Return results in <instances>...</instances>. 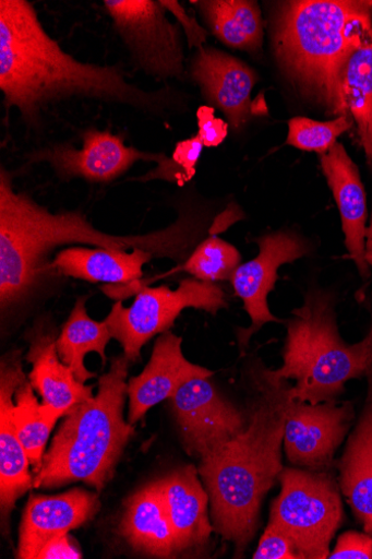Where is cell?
I'll use <instances>...</instances> for the list:
<instances>
[{
	"label": "cell",
	"instance_id": "obj_1",
	"mask_svg": "<svg viewBox=\"0 0 372 559\" xmlns=\"http://www.w3.org/2000/svg\"><path fill=\"white\" fill-rule=\"evenodd\" d=\"M0 91L7 110L15 108L34 129L49 106L74 97L159 117L169 107L170 93L141 88L120 66L84 63L67 53L27 0L0 2Z\"/></svg>",
	"mask_w": 372,
	"mask_h": 559
},
{
	"label": "cell",
	"instance_id": "obj_2",
	"mask_svg": "<svg viewBox=\"0 0 372 559\" xmlns=\"http://www.w3.org/2000/svg\"><path fill=\"white\" fill-rule=\"evenodd\" d=\"M211 233L206 218L183 210L165 229L144 235L116 236L99 231L79 211L50 213L24 192H16L13 178L0 171V307L9 311L43 287L52 250L65 245H93L104 249H142L154 259L187 261Z\"/></svg>",
	"mask_w": 372,
	"mask_h": 559
},
{
	"label": "cell",
	"instance_id": "obj_3",
	"mask_svg": "<svg viewBox=\"0 0 372 559\" xmlns=\"http://www.w3.org/2000/svg\"><path fill=\"white\" fill-rule=\"evenodd\" d=\"M247 426L236 438L201 459L199 475L208 493L215 530L241 557L257 527L262 500L279 479L290 382L255 362Z\"/></svg>",
	"mask_w": 372,
	"mask_h": 559
},
{
	"label": "cell",
	"instance_id": "obj_4",
	"mask_svg": "<svg viewBox=\"0 0 372 559\" xmlns=\"http://www.w3.org/2000/svg\"><path fill=\"white\" fill-rule=\"evenodd\" d=\"M277 61L292 84L328 115H347L343 78L372 35V0H292L272 23Z\"/></svg>",
	"mask_w": 372,
	"mask_h": 559
},
{
	"label": "cell",
	"instance_id": "obj_5",
	"mask_svg": "<svg viewBox=\"0 0 372 559\" xmlns=\"http://www.w3.org/2000/svg\"><path fill=\"white\" fill-rule=\"evenodd\" d=\"M130 361H111V369L98 380V391L67 414L41 469L35 488H56L83 481L100 491L112 479L116 466L134 427L124 420Z\"/></svg>",
	"mask_w": 372,
	"mask_h": 559
},
{
	"label": "cell",
	"instance_id": "obj_6",
	"mask_svg": "<svg viewBox=\"0 0 372 559\" xmlns=\"http://www.w3.org/2000/svg\"><path fill=\"white\" fill-rule=\"evenodd\" d=\"M336 299L322 288L309 289L302 307L287 324L284 366L272 370L277 380L295 381L290 395L299 402H335L347 382L364 377L370 337L347 344L339 333Z\"/></svg>",
	"mask_w": 372,
	"mask_h": 559
},
{
	"label": "cell",
	"instance_id": "obj_7",
	"mask_svg": "<svg viewBox=\"0 0 372 559\" xmlns=\"http://www.w3.org/2000/svg\"><path fill=\"white\" fill-rule=\"evenodd\" d=\"M279 480L269 524L291 539L301 559H327L345 520L340 486L328 472L293 468H284Z\"/></svg>",
	"mask_w": 372,
	"mask_h": 559
},
{
	"label": "cell",
	"instance_id": "obj_8",
	"mask_svg": "<svg viewBox=\"0 0 372 559\" xmlns=\"http://www.w3.org/2000/svg\"><path fill=\"white\" fill-rule=\"evenodd\" d=\"M227 307L226 294L218 285L188 278L176 290L167 286L139 290L130 308L119 300L104 322L112 338L122 345L124 357L136 362L142 347L153 336L168 332L183 310L196 309L217 316Z\"/></svg>",
	"mask_w": 372,
	"mask_h": 559
},
{
	"label": "cell",
	"instance_id": "obj_9",
	"mask_svg": "<svg viewBox=\"0 0 372 559\" xmlns=\"http://www.w3.org/2000/svg\"><path fill=\"white\" fill-rule=\"evenodd\" d=\"M103 4L135 67L156 81L183 76L180 25L168 19L161 0H105Z\"/></svg>",
	"mask_w": 372,
	"mask_h": 559
},
{
	"label": "cell",
	"instance_id": "obj_10",
	"mask_svg": "<svg viewBox=\"0 0 372 559\" xmlns=\"http://www.w3.org/2000/svg\"><path fill=\"white\" fill-rule=\"evenodd\" d=\"M82 146L70 143L51 144L31 152L27 165L46 163L63 180L81 178L108 183L125 174L136 162L166 160L165 155L149 154L127 145L124 139L110 130L87 129L81 133Z\"/></svg>",
	"mask_w": 372,
	"mask_h": 559
},
{
	"label": "cell",
	"instance_id": "obj_11",
	"mask_svg": "<svg viewBox=\"0 0 372 559\" xmlns=\"http://www.w3.org/2000/svg\"><path fill=\"white\" fill-rule=\"evenodd\" d=\"M353 418L350 402L341 405L336 401L310 404L291 397L284 439L289 462L307 471L327 472Z\"/></svg>",
	"mask_w": 372,
	"mask_h": 559
},
{
	"label": "cell",
	"instance_id": "obj_12",
	"mask_svg": "<svg viewBox=\"0 0 372 559\" xmlns=\"http://www.w3.org/2000/svg\"><path fill=\"white\" fill-rule=\"evenodd\" d=\"M254 241L259 246L257 257L241 264L230 280L251 319V326L238 332L241 347H245L263 325L283 322L271 312L268 296L275 289L279 269L309 255L310 252L309 243L290 231L263 235Z\"/></svg>",
	"mask_w": 372,
	"mask_h": 559
},
{
	"label": "cell",
	"instance_id": "obj_13",
	"mask_svg": "<svg viewBox=\"0 0 372 559\" xmlns=\"http://www.w3.org/2000/svg\"><path fill=\"white\" fill-rule=\"evenodd\" d=\"M185 450L203 455L240 435L247 418L208 379L185 382L170 399Z\"/></svg>",
	"mask_w": 372,
	"mask_h": 559
},
{
	"label": "cell",
	"instance_id": "obj_14",
	"mask_svg": "<svg viewBox=\"0 0 372 559\" xmlns=\"http://www.w3.org/2000/svg\"><path fill=\"white\" fill-rule=\"evenodd\" d=\"M190 75L208 104L224 112L233 131H240L250 119L257 73L224 50L203 46L191 62Z\"/></svg>",
	"mask_w": 372,
	"mask_h": 559
},
{
	"label": "cell",
	"instance_id": "obj_15",
	"mask_svg": "<svg viewBox=\"0 0 372 559\" xmlns=\"http://www.w3.org/2000/svg\"><path fill=\"white\" fill-rule=\"evenodd\" d=\"M0 369V508L5 523L16 501L34 486V480L28 472L31 463L14 419V396L26 378L21 352L7 354Z\"/></svg>",
	"mask_w": 372,
	"mask_h": 559
},
{
	"label": "cell",
	"instance_id": "obj_16",
	"mask_svg": "<svg viewBox=\"0 0 372 559\" xmlns=\"http://www.w3.org/2000/svg\"><path fill=\"white\" fill-rule=\"evenodd\" d=\"M211 377L214 372L185 359L182 337L170 331L163 333L143 372L128 382L129 424L134 426L154 405L171 399L185 382Z\"/></svg>",
	"mask_w": 372,
	"mask_h": 559
},
{
	"label": "cell",
	"instance_id": "obj_17",
	"mask_svg": "<svg viewBox=\"0 0 372 559\" xmlns=\"http://www.w3.org/2000/svg\"><path fill=\"white\" fill-rule=\"evenodd\" d=\"M98 510V496L79 488L59 496H32L23 515L17 558H38L50 539L83 526Z\"/></svg>",
	"mask_w": 372,
	"mask_h": 559
},
{
	"label": "cell",
	"instance_id": "obj_18",
	"mask_svg": "<svg viewBox=\"0 0 372 559\" xmlns=\"http://www.w3.org/2000/svg\"><path fill=\"white\" fill-rule=\"evenodd\" d=\"M321 164L340 212L348 255L360 276L367 280L370 276L364 258L368 212L359 169L339 142L321 156Z\"/></svg>",
	"mask_w": 372,
	"mask_h": 559
},
{
	"label": "cell",
	"instance_id": "obj_19",
	"mask_svg": "<svg viewBox=\"0 0 372 559\" xmlns=\"http://www.w3.org/2000/svg\"><path fill=\"white\" fill-rule=\"evenodd\" d=\"M195 467L173 471L156 483L176 533L180 554L203 546L214 527L207 518L208 493L204 490Z\"/></svg>",
	"mask_w": 372,
	"mask_h": 559
},
{
	"label": "cell",
	"instance_id": "obj_20",
	"mask_svg": "<svg viewBox=\"0 0 372 559\" xmlns=\"http://www.w3.org/2000/svg\"><path fill=\"white\" fill-rule=\"evenodd\" d=\"M153 259V253L142 249L128 252L70 247L58 252L50 269L61 276L128 288L139 282L143 266Z\"/></svg>",
	"mask_w": 372,
	"mask_h": 559
},
{
	"label": "cell",
	"instance_id": "obj_21",
	"mask_svg": "<svg viewBox=\"0 0 372 559\" xmlns=\"http://www.w3.org/2000/svg\"><path fill=\"white\" fill-rule=\"evenodd\" d=\"M55 334L35 332L26 360L33 366L29 373L32 386L39 393L43 404L64 417L76 404L93 397V388L80 382L74 371L60 358Z\"/></svg>",
	"mask_w": 372,
	"mask_h": 559
},
{
	"label": "cell",
	"instance_id": "obj_22",
	"mask_svg": "<svg viewBox=\"0 0 372 559\" xmlns=\"http://www.w3.org/2000/svg\"><path fill=\"white\" fill-rule=\"evenodd\" d=\"M120 531L132 548L143 555L173 558L180 554L176 533L156 483L129 499Z\"/></svg>",
	"mask_w": 372,
	"mask_h": 559
},
{
	"label": "cell",
	"instance_id": "obj_23",
	"mask_svg": "<svg viewBox=\"0 0 372 559\" xmlns=\"http://www.w3.org/2000/svg\"><path fill=\"white\" fill-rule=\"evenodd\" d=\"M339 486L365 533L372 535V400L365 401L339 463Z\"/></svg>",
	"mask_w": 372,
	"mask_h": 559
},
{
	"label": "cell",
	"instance_id": "obj_24",
	"mask_svg": "<svg viewBox=\"0 0 372 559\" xmlns=\"http://www.w3.org/2000/svg\"><path fill=\"white\" fill-rule=\"evenodd\" d=\"M212 35L228 47L250 55L261 52L263 22L252 0H201L193 3Z\"/></svg>",
	"mask_w": 372,
	"mask_h": 559
},
{
	"label": "cell",
	"instance_id": "obj_25",
	"mask_svg": "<svg viewBox=\"0 0 372 559\" xmlns=\"http://www.w3.org/2000/svg\"><path fill=\"white\" fill-rule=\"evenodd\" d=\"M86 301V297H80L76 300L70 318L57 340L61 360L74 371L76 379L84 384L96 377L84 365L86 355L91 352L97 353L105 366L108 362L106 346L112 338L109 328L104 321L95 322L88 317Z\"/></svg>",
	"mask_w": 372,
	"mask_h": 559
},
{
	"label": "cell",
	"instance_id": "obj_26",
	"mask_svg": "<svg viewBox=\"0 0 372 559\" xmlns=\"http://www.w3.org/2000/svg\"><path fill=\"white\" fill-rule=\"evenodd\" d=\"M347 115L372 171V35L351 57L343 78Z\"/></svg>",
	"mask_w": 372,
	"mask_h": 559
},
{
	"label": "cell",
	"instance_id": "obj_27",
	"mask_svg": "<svg viewBox=\"0 0 372 559\" xmlns=\"http://www.w3.org/2000/svg\"><path fill=\"white\" fill-rule=\"evenodd\" d=\"M64 417L46 404H39L26 378L15 393L14 419L17 433L36 474L41 469L44 450L52 428Z\"/></svg>",
	"mask_w": 372,
	"mask_h": 559
},
{
	"label": "cell",
	"instance_id": "obj_28",
	"mask_svg": "<svg viewBox=\"0 0 372 559\" xmlns=\"http://www.w3.org/2000/svg\"><path fill=\"white\" fill-rule=\"evenodd\" d=\"M240 265L239 250L214 234L194 248L182 270L199 281L216 283L231 280Z\"/></svg>",
	"mask_w": 372,
	"mask_h": 559
},
{
	"label": "cell",
	"instance_id": "obj_29",
	"mask_svg": "<svg viewBox=\"0 0 372 559\" xmlns=\"http://www.w3.org/2000/svg\"><path fill=\"white\" fill-rule=\"evenodd\" d=\"M353 127L350 117L321 122L308 118H293L289 121L286 144L297 148L325 155L345 132Z\"/></svg>",
	"mask_w": 372,
	"mask_h": 559
},
{
	"label": "cell",
	"instance_id": "obj_30",
	"mask_svg": "<svg viewBox=\"0 0 372 559\" xmlns=\"http://www.w3.org/2000/svg\"><path fill=\"white\" fill-rule=\"evenodd\" d=\"M254 559H301L291 539L269 524L263 533Z\"/></svg>",
	"mask_w": 372,
	"mask_h": 559
},
{
	"label": "cell",
	"instance_id": "obj_31",
	"mask_svg": "<svg viewBox=\"0 0 372 559\" xmlns=\"http://www.w3.org/2000/svg\"><path fill=\"white\" fill-rule=\"evenodd\" d=\"M329 559H372V535L346 532L339 536Z\"/></svg>",
	"mask_w": 372,
	"mask_h": 559
},
{
	"label": "cell",
	"instance_id": "obj_32",
	"mask_svg": "<svg viewBox=\"0 0 372 559\" xmlns=\"http://www.w3.org/2000/svg\"><path fill=\"white\" fill-rule=\"evenodd\" d=\"M197 135L206 147L219 146L228 136L229 124L215 117V109L201 107L197 110Z\"/></svg>",
	"mask_w": 372,
	"mask_h": 559
},
{
	"label": "cell",
	"instance_id": "obj_33",
	"mask_svg": "<svg viewBox=\"0 0 372 559\" xmlns=\"http://www.w3.org/2000/svg\"><path fill=\"white\" fill-rule=\"evenodd\" d=\"M164 7L168 12H171L185 31L188 44L190 48L200 49L204 46L207 33L204 31L195 21V19L189 16L184 9L173 0H161Z\"/></svg>",
	"mask_w": 372,
	"mask_h": 559
},
{
	"label": "cell",
	"instance_id": "obj_34",
	"mask_svg": "<svg viewBox=\"0 0 372 559\" xmlns=\"http://www.w3.org/2000/svg\"><path fill=\"white\" fill-rule=\"evenodd\" d=\"M203 142L199 135L181 141L177 144L172 160L191 178L195 175V167L201 157Z\"/></svg>",
	"mask_w": 372,
	"mask_h": 559
},
{
	"label": "cell",
	"instance_id": "obj_35",
	"mask_svg": "<svg viewBox=\"0 0 372 559\" xmlns=\"http://www.w3.org/2000/svg\"><path fill=\"white\" fill-rule=\"evenodd\" d=\"M38 558L40 559H55V558H82L80 550L73 545L69 534L58 536L50 539L40 550Z\"/></svg>",
	"mask_w": 372,
	"mask_h": 559
},
{
	"label": "cell",
	"instance_id": "obj_36",
	"mask_svg": "<svg viewBox=\"0 0 372 559\" xmlns=\"http://www.w3.org/2000/svg\"><path fill=\"white\" fill-rule=\"evenodd\" d=\"M368 335L370 337V357H369L368 367H367L365 374H364V377L367 378V382H368V392H367L365 401L372 400V325L370 328Z\"/></svg>",
	"mask_w": 372,
	"mask_h": 559
},
{
	"label": "cell",
	"instance_id": "obj_37",
	"mask_svg": "<svg viewBox=\"0 0 372 559\" xmlns=\"http://www.w3.org/2000/svg\"><path fill=\"white\" fill-rule=\"evenodd\" d=\"M364 258L369 269L372 271V216L370 219V225L365 230Z\"/></svg>",
	"mask_w": 372,
	"mask_h": 559
}]
</instances>
